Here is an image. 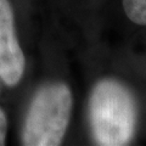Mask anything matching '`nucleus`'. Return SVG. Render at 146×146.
I'll return each mask as SVG.
<instances>
[{
    "label": "nucleus",
    "instance_id": "obj_1",
    "mask_svg": "<svg viewBox=\"0 0 146 146\" xmlns=\"http://www.w3.org/2000/svg\"><path fill=\"white\" fill-rule=\"evenodd\" d=\"M89 117L95 143L123 146L131 143L136 130L138 106L127 86L116 79H102L89 100Z\"/></svg>",
    "mask_w": 146,
    "mask_h": 146
},
{
    "label": "nucleus",
    "instance_id": "obj_2",
    "mask_svg": "<svg viewBox=\"0 0 146 146\" xmlns=\"http://www.w3.org/2000/svg\"><path fill=\"white\" fill-rule=\"evenodd\" d=\"M72 93L63 83L45 84L35 93L26 116L22 143L56 146L62 143L71 118Z\"/></svg>",
    "mask_w": 146,
    "mask_h": 146
},
{
    "label": "nucleus",
    "instance_id": "obj_3",
    "mask_svg": "<svg viewBox=\"0 0 146 146\" xmlns=\"http://www.w3.org/2000/svg\"><path fill=\"white\" fill-rule=\"evenodd\" d=\"M25 66L11 5L9 0H0V79L9 86L16 85L23 76Z\"/></svg>",
    "mask_w": 146,
    "mask_h": 146
},
{
    "label": "nucleus",
    "instance_id": "obj_4",
    "mask_svg": "<svg viewBox=\"0 0 146 146\" xmlns=\"http://www.w3.org/2000/svg\"><path fill=\"white\" fill-rule=\"evenodd\" d=\"M123 9L131 22L146 26V0H123Z\"/></svg>",
    "mask_w": 146,
    "mask_h": 146
},
{
    "label": "nucleus",
    "instance_id": "obj_5",
    "mask_svg": "<svg viewBox=\"0 0 146 146\" xmlns=\"http://www.w3.org/2000/svg\"><path fill=\"white\" fill-rule=\"evenodd\" d=\"M6 133H7V119H6L5 112L0 107V145L5 144Z\"/></svg>",
    "mask_w": 146,
    "mask_h": 146
}]
</instances>
